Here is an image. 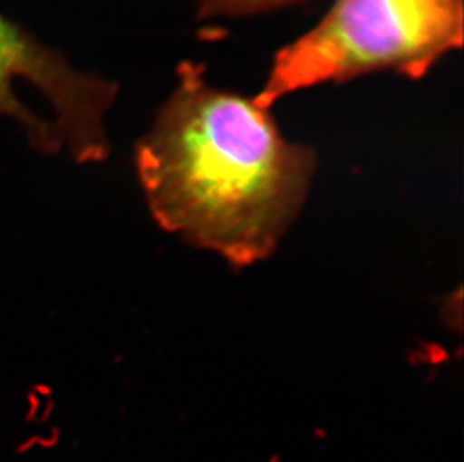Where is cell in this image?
I'll list each match as a JSON object with an SVG mask.
<instances>
[{
  "mask_svg": "<svg viewBox=\"0 0 464 462\" xmlns=\"http://www.w3.org/2000/svg\"><path fill=\"white\" fill-rule=\"evenodd\" d=\"M463 44V0H335L324 20L276 54L255 101L269 110L281 96L365 72L420 79Z\"/></svg>",
  "mask_w": 464,
  "mask_h": 462,
  "instance_id": "obj_2",
  "label": "cell"
},
{
  "mask_svg": "<svg viewBox=\"0 0 464 462\" xmlns=\"http://www.w3.org/2000/svg\"><path fill=\"white\" fill-rule=\"evenodd\" d=\"M203 17L219 14L257 13L263 9L276 8L280 5L292 4L296 0H198Z\"/></svg>",
  "mask_w": 464,
  "mask_h": 462,
  "instance_id": "obj_4",
  "label": "cell"
},
{
  "mask_svg": "<svg viewBox=\"0 0 464 462\" xmlns=\"http://www.w3.org/2000/svg\"><path fill=\"white\" fill-rule=\"evenodd\" d=\"M118 91L0 14V119L17 123L32 149L65 150L79 164L104 161L105 116Z\"/></svg>",
  "mask_w": 464,
  "mask_h": 462,
  "instance_id": "obj_3",
  "label": "cell"
},
{
  "mask_svg": "<svg viewBox=\"0 0 464 462\" xmlns=\"http://www.w3.org/2000/svg\"><path fill=\"white\" fill-rule=\"evenodd\" d=\"M314 152L281 137L255 100L210 88L184 63L136 146V170L162 230L235 266L269 257L303 207Z\"/></svg>",
  "mask_w": 464,
  "mask_h": 462,
  "instance_id": "obj_1",
  "label": "cell"
}]
</instances>
